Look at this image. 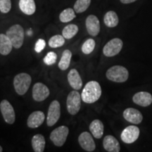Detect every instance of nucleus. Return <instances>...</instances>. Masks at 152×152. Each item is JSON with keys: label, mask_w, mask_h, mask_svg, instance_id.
I'll return each instance as SVG.
<instances>
[{"label": "nucleus", "mask_w": 152, "mask_h": 152, "mask_svg": "<svg viewBox=\"0 0 152 152\" xmlns=\"http://www.w3.org/2000/svg\"><path fill=\"white\" fill-rule=\"evenodd\" d=\"M102 95V88L99 83L96 81H90L87 83L83 92L81 98L85 103L93 104L96 102Z\"/></svg>", "instance_id": "nucleus-1"}, {"label": "nucleus", "mask_w": 152, "mask_h": 152, "mask_svg": "<svg viewBox=\"0 0 152 152\" xmlns=\"http://www.w3.org/2000/svg\"><path fill=\"white\" fill-rule=\"evenodd\" d=\"M6 35L10 39L14 48L19 49L22 47L24 41L25 31L20 25L15 24L11 26L7 31Z\"/></svg>", "instance_id": "nucleus-2"}, {"label": "nucleus", "mask_w": 152, "mask_h": 152, "mask_svg": "<svg viewBox=\"0 0 152 152\" xmlns=\"http://www.w3.org/2000/svg\"><path fill=\"white\" fill-rule=\"evenodd\" d=\"M106 77L115 83H124L129 77L128 71L122 66H113L108 69L106 73Z\"/></svg>", "instance_id": "nucleus-3"}, {"label": "nucleus", "mask_w": 152, "mask_h": 152, "mask_svg": "<svg viewBox=\"0 0 152 152\" xmlns=\"http://www.w3.org/2000/svg\"><path fill=\"white\" fill-rule=\"evenodd\" d=\"M32 82L31 76L26 73H19L15 76L14 86L15 91L19 95H23L28 92Z\"/></svg>", "instance_id": "nucleus-4"}, {"label": "nucleus", "mask_w": 152, "mask_h": 152, "mask_svg": "<svg viewBox=\"0 0 152 152\" xmlns=\"http://www.w3.org/2000/svg\"><path fill=\"white\" fill-rule=\"evenodd\" d=\"M81 95L77 90L72 91L68 94L66 100L67 110L71 115H74L78 113L81 107Z\"/></svg>", "instance_id": "nucleus-5"}, {"label": "nucleus", "mask_w": 152, "mask_h": 152, "mask_svg": "<svg viewBox=\"0 0 152 152\" xmlns=\"http://www.w3.org/2000/svg\"><path fill=\"white\" fill-rule=\"evenodd\" d=\"M69 133V129L65 125L58 127L52 131L50 134V140L56 147H62L66 141Z\"/></svg>", "instance_id": "nucleus-6"}, {"label": "nucleus", "mask_w": 152, "mask_h": 152, "mask_svg": "<svg viewBox=\"0 0 152 152\" xmlns=\"http://www.w3.org/2000/svg\"><path fill=\"white\" fill-rule=\"evenodd\" d=\"M61 106L57 100H54L49 105L47 117V124L49 127L54 125L60 118Z\"/></svg>", "instance_id": "nucleus-7"}, {"label": "nucleus", "mask_w": 152, "mask_h": 152, "mask_svg": "<svg viewBox=\"0 0 152 152\" xmlns=\"http://www.w3.org/2000/svg\"><path fill=\"white\" fill-rule=\"evenodd\" d=\"M0 111L4 121L8 124H13L16 120V115L12 105L7 99H3L0 103Z\"/></svg>", "instance_id": "nucleus-8"}, {"label": "nucleus", "mask_w": 152, "mask_h": 152, "mask_svg": "<svg viewBox=\"0 0 152 152\" xmlns=\"http://www.w3.org/2000/svg\"><path fill=\"white\" fill-rule=\"evenodd\" d=\"M123 42L119 38H113L108 42L103 49V53L106 56L113 57L119 54L123 48Z\"/></svg>", "instance_id": "nucleus-9"}, {"label": "nucleus", "mask_w": 152, "mask_h": 152, "mask_svg": "<svg viewBox=\"0 0 152 152\" xmlns=\"http://www.w3.org/2000/svg\"><path fill=\"white\" fill-rule=\"evenodd\" d=\"M140 129L135 125H130L125 128L121 133V138L125 144H132L137 140L140 136Z\"/></svg>", "instance_id": "nucleus-10"}, {"label": "nucleus", "mask_w": 152, "mask_h": 152, "mask_svg": "<svg viewBox=\"0 0 152 152\" xmlns=\"http://www.w3.org/2000/svg\"><path fill=\"white\" fill-rule=\"evenodd\" d=\"M78 142L80 147L86 151L92 152L96 149V144L92 136L88 132H83L78 137Z\"/></svg>", "instance_id": "nucleus-11"}, {"label": "nucleus", "mask_w": 152, "mask_h": 152, "mask_svg": "<svg viewBox=\"0 0 152 152\" xmlns=\"http://www.w3.org/2000/svg\"><path fill=\"white\" fill-rule=\"evenodd\" d=\"M50 92L46 85L42 83H37L33 87V98L36 102H42L49 96Z\"/></svg>", "instance_id": "nucleus-12"}, {"label": "nucleus", "mask_w": 152, "mask_h": 152, "mask_svg": "<svg viewBox=\"0 0 152 152\" xmlns=\"http://www.w3.org/2000/svg\"><path fill=\"white\" fill-rule=\"evenodd\" d=\"M87 31L90 35L95 37L100 32V22L97 17L94 15H90L87 17L85 21Z\"/></svg>", "instance_id": "nucleus-13"}, {"label": "nucleus", "mask_w": 152, "mask_h": 152, "mask_svg": "<svg viewBox=\"0 0 152 152\" xmlns=\"http://www.w3.org/2000/svg\"><path fill=\"white\" fill-rule=\"evenodd\" d=\"M123 117L127 121L134 125L140 124L143 120L141 112L133 108H128L125 109L123 112Z\"/></svg>", "instance_id": "nucleus-14"}, {"label": "nucleus", "mask_w": 152, "mask_h": 152, "mask_svg": "<svg viewBox=\"0 0 152 152\" xmlns=\"http://www.w3.org/2000/svg\"><path fill=\"white\" fill-rule=\"evenodd\" d=\"M45 119V115L42 111H34L29 115L27 125L30 128H37L42 125Z\"/></svg>", "instance_id": "nucleus-15"}, {"label": "nucleus", "mask_w": 152, "mask_h": 152, "mask_svg": "<svg viewBox=\"0 0 152 152\" xmlns=\"http://www.w3.org/2000/svg\"><path fill=\"white\" fill-rule=\"evenodd\" d=\"M132 100L134 104L146 107L152 103V95L147 92H140L133 96Z\"/></svg>", "instance_id": "nucleus-16"}, {"label": "nucleus", "mask_w": 152, "mask_h": 152, "mask_svg": "<svg viewBox=\"0 0 152 152\" xmlns=\"http://www.w3.org/2000/svg\"><path fill=\"white\" fill-rule=\"evenodd\" d=\"M68 81L72 88L75 90H80L83 87V80L78 71L76 69H71L68 74Z\"/></svg>", "instance_id": "nucleus-17"}, {"label": "nucleus", "mask_w": 152, "mask_h": 152, "mask_svg": "<svg viewBox=\"0 0 152 152\" xmlns=\"http://www.w3.org/2000/svg\"><path fill=\"white\" fill-rule=\"evenodd\" d=\"M103 147L106 151L109 152H119L121 150L118 141L112 135H107L104 138Z\"/></svg>", "instance_id": "nucleus-18"}, {"label": "nucleus", "mask_w": 152, "mask_h": 152, "mask_svg": "<svg viewBox=\"0 0 152 152\" xmlns=\"http://www.w3.org/2000/svg\"><path fill=\"white\" fill-rule=\"evenodd\" d=\"M19 9L24 14L31 16L36 11L35 0H19Z\"/></svg>", "instance_id": "nucleus-19"}, {"label": "nucleus", "mask_w": 152, "mask_h": 152, "mask_svg": "<svg viewBox=\"0 0 152 152\" xmlns=\"http://www.w3.org/2000/svg\"><path fill=\"white\" fill-rule=\"evenodd\" d=\"M13 47L8 36L4 34H0V54L3 56H7L10 54Z\"/></svg>", "instance_id": "nucleus-20"}, {"label": "nucleus", "mask_w": 152, "mask_h": 152, "mask_svg": "<svg viewBox=\"0 0 152 152\" xmlns=\"http://www.w3.org/2000/svg\"><path fill=\"white\" fill-rule=\"evenodd\" d=\"M104 124L100 120H94L90 125V130L94 138L100 139L104 134Z\"/></svg>", "instance_id": "nucleus-21"}, {"label": "nucleus", "mask_w": 152, "mask_h": 152, "mask_svg": "<svg viewBox=\"0 0 152 152\" xmlns=\"http://www.w3.org/2000/svg\"><path fill=\"white\" fill-rule=\"evenodd\" d=\"M32 147L34 151L42 152L45 148V139L42 134H37L32 138Z\"/></svg>", "instance_id": "nucleus-22"}, {"label": "nucleus", "mask_w": 152, "mask_h": 152, "mask_svg": "<svg viewBox=\"0 0 152 152\" xmlns=\"http://www.w3.org/2000/svg\"><path fill=\"white\" fill-rule=\"evenodd\" d=\"M104 24L109 28H114L118 26L119 22L118 16L116 13L113 11H109L104 17Z\"/></svg>", "instance_id": "nucleus-23"}, {"label": "nucleus", "mask_w": 152, "mask_h": 152, "mask_svg": "<svg viewBox=\"0 0 152 152\" xmlns=\"http://www.w3.org/2000/svg\"><path fill=\"white\" fill-rule=\"evenodd\" d=\"M72 58V53L69 49H66L63 52L61 58L58 63V68L61 71H66L69 67Z\"/></svg>", "instance_id": "nucleus-24"}, {"label": "nucleus", "mask_w": 152, "mask_h": 152, "mask_svg": "<svg viewBox=\"0 0 152 152\" xmlns=\"http://www.w3.org/2000/svg\"><path fill=\"white\" fill-rule=\"evenodd\" d=\"M78 33V27L75 24H69L62 30V35L65 39H71Z\"/></svg>", "instance_id": "nucleus-25"}, {"label": "nucleus", "mask_w": 152, "mask_h": 152, "mask_svg": "<svg viewBox=\"0 0 152 152\" xmlns=\"http://www.w3.org/2000/svg\"><path fill=\"white\" fill-rule=\"evenodd\" d=\"M76 17L75 11L73 9L67 8L61 11L59 15V20L62 23H68Z\"/></svg>", "instance_id": "nucleus-26"}, {"label": "nucleus", "mask_w": 152, "mask_h": 152, "mask_svg": "<svg viewBox=\"0 0 152 152\" xmlns=\"http://www.w3.org/2000/svg\"><path fill=\"white\" fill-rule=\"evenodd\" d=\"M91 0H76L73 9L77 14L85 12L90 6Z\"/></svg>", "instance_id": "nucleus-27"}, {"label": "nucleus", "mask_w": 152, "mask_h": 152, "mask_svg": "<svg viewBox=\"0 0 152 152\" xmlns=\"http://www.w3.org/2000/svg\"><path fill=\"white\" fill-rule=\"evenodd\" d=\"M65 43V38L63 35H56L52 36L49 40V46L51 48H58L62 47Z\"/></svg>", "instance_id": "nucleus-28"}, {"label": "nucleus", "mask_w": 152, "mask_h": 152, "mask_svg": "<svg viewBox=\"0 0 152 152\" xmlns=\"http://www.w3.org/2000/svg\"><path fill=\"white\" fill-rule=\"evenodd\" d=\"M95 41L92 38L87 39L82 46V52L85 54H90L95 48Z\"/></svg>", "instance_id": "nucleus-29"}, {"label": "nucleus", "mask_w": 152, "mask_h": 152, "mask_svg": "<svg viewBox=\"0 0 152 152\" xmlns=\"http://www.w3.org/2000/svg\"><path fill=\"white\" fill-rule=\"evenodd\" d=\"M57 54L54 52H49L43 58L44 63L47 66H52L56 62Z\"/></svg>", "instance_id": "nucleus-30"}, {"label": "nucleus", "mask_w": 152, "mask_h": 152, "mask_svg": "<svg viewBox=\"0 0 152 152\" xmlns=\"http://www.w3.org/2000/svg\"><path fill=\"white\" fill-rule=\"evenodd\" d=\"M11 9V0H0V11L2 14H7Z\"/></svg>", "instance_id": "nucleus-31"}, {"label": "nucleus", "mask_w": 152, "mask_h": 152, "mask_svg": "<svg viewBox=\"0 0 152 152\" xmlns=\"http://www.w3.org/2000/svg\"><path fill=\"white\" fill-rule=\"evenodd\" d=\"M45 46H46V42H45V39H39L35 43V52L37 53H40L42 51L45 49Z\"/></svg>", "instance_id": "nucleus-32"}, {"label": "nucleus", "mask_w": 152, "mask_h": 152, "mask_svg": "<svg viewBox=\"0 0 152 152\" xmlns=\"http://www.w3.org/2000/svg\"><path fill=\"white\" fill-rule=\"evenodd\" d=\"M121 3L125 4H130L132 2H134L137 0H120Z\"/></svg>", "instance_id": "nucleus-33"}, {"label": "nucleus", "mask_w": 152, "mask_h": 152, "mask_svg": "<svg viewBox=\"0 0 152 152\" xmlns=\"http://www.w3.org/2000/svg\"><path fill=\"white\" fill-rule=\"evenodd\" d=\"M2 151H3V148L0 146V152H1Z\"/></svg>", "instance_id": "nucleus-34"}]
</instances>
